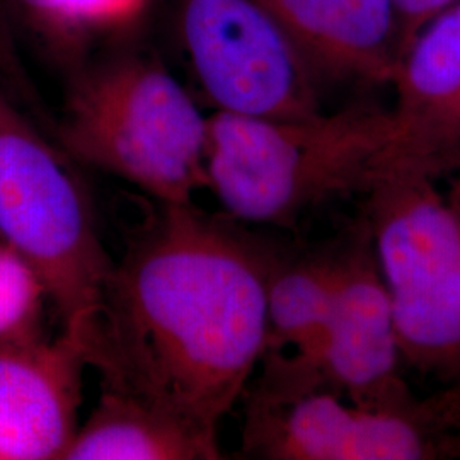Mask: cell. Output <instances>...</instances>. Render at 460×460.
I'll use <instances>...</instances> for the list:
<instances>
[{"instance_id":"6da1fadb","label":"cell","mask_w":460,"mask_h":460,"mask_svg":"<svg viewBox=\"0 0 460 460\" xmlns=\"http://www.w3.org/2000/svg\"><path fill=\"white\" fill-rule=\"evenodd\" d=\"M161 205L104 281L89 367L102 389L217 438L264 358L277 260L191 203Z\"/></svg>"},{"instance_id":"7a4b0ae2","label":"cell","mask_w":460,"mask_h":460,"mask_svg":"<svg viewBox=\"0 0 460 460\" xmlns=\"http://www.w3.org/2000/svg\"><path fill=\"white\" fill-rule=\"evenodd\" d=\"M397 148L391 110L298 119L217 111L208 116L207 188L235 220L294 226L331 199L363 197Z\"/></svg>"},{"instance_id":"3957f363","label":"cell","mask_w":460,"mask_h":460,"mask_svg":"<svg viewBox=\"0 0 460 460\" xmlns=\"http://www.w3.org/2000/svg\"><path fill=\"white\" fill-rule=\"evenodd\" d=\"M363 198L404 363L452 382L460 374V146L395 152Z\"/></svg>"},{"instance_id":"277c9868","label":"cell","mask_w":460,"mask_h":460,"mask_svg":"<svg viewBox=\"0 0 460 460\" xmlns=\"http://www.w3.org/2000/svg\"><path fill=\"white\" fill-rule=\"evenodd\" d=\"M57 144L161 203L207 188L208 118L161 62L127 53L70 72Z\"/></svg>"},{"instance_id":"5b68a950","label":"cell","mask_w":460,"mask_h":460,"mask_svg":"<svg viewBox=\"0 0 460 460\" xmlns=\"http://www.w3.org/2000/svg\"><path fill=\"white\" fill-rule=\"evenodd\" d=\"M0 237L31 264L85 348L113 261L74 161L49 142L0 84Z\"/></svg>"},{"instance_id":"8992f818","label":"cell","mask_w":460,"mask_h":460,"mask_svg":"<svg viewBox=\"0 0 460 460\" xmlns=\"http://www.w3.org/2000/svg\"><path fill=\"white\" fill-rule=\"evenodd\" d=\"M180 33L217 111L279 119L323 113L311 66L261 0H181Z\"/></svg>"},{"instance_id":"52a82bcc","label":"cell","mask_w":460,"mask_h":460,"mask_svg":"<svg viewBox=\"0 0 460 460\" xmlns=\"http://www.w3.org/2000/svg\"><path fill=\"white\" fill-rule=\"evenodd\" d=\"M247 408V452L275 460H431L460 456V435L429 411L374 408L326 387L261 384Z\"/></svg>"},{"instance_id":"ba28073f","label":"cell","mask_w":460,"mask_h":460,"mask_svg":"<svg viewBox=\"0 0 460 460\" xmlns=\"http://www.w3.org/2000/svg\"><path fill=\"white\" fill-rule=\"evenodd\" d=\"M401 363L391 298L363 227L341 252L332 311L311 362H271L266 377L292 387H326L363 406L408 408L416 401L401 378Z\"/></svg>"},{"instance_id":"9c48e42d","label":"cell","mask_w":460,"mask_h":460,"mask_svg":"<svg viewBox=\"0 0 460 460\" xmlns=\"http://www.w3.org/2000/svg\"><path fill=\"white\" fill-rule=\"evenodd\" d=\"M83 341L0 343V460H62L83 402Z\"/></svg>"},{"instance_id":"30bf717a","label":"cell","mask_w":460,"mask_h":460,"mask_svg":"<svg viewBox=\"0 0 460 460\" xmlns=\"http://www.w3.org/2000/svg\"><path fill=\"white\" fill-rule=\"evenodd\" d=\"M321 84H391L402 51L394 0H261Z\"/></svg>"},{"instance_id":"8fae6325","label":"cell","mask_w":460,"mask_h":460,"mask_svg":"<svg viewBox=\"0 0 460 460\" xmlns=\"http://www.w3.org/2000/svg\"><path fill=\"white\" fill-rule=\"evenodd\" d=\"M391 84L401 150L460 146V0L414 33Z\"/></svg>"},{"instance_id":"7c38bea8","label":"cell","mask_w":460,"mask_h":460,"mask_svg":"<svg viewBox=\"0 0 460 460\" xmlns=\"http://www.w3.org/2000/svg\"><path fill=\"white\" fill-rule=\"evenodd\" d=\"M218 440L130 395L102 389L62 460H217Z\"/></svg>"},{"instance_id":"4fadbf2b","label":"cell","mask_w":460,"mask_h":460,"mask_svg":"<svg viewBox=\"0 0 460 460\" xmlns=\"http://www.w3.org/2000/svg\"><path fill=\"white\" fill-rule=\"evenodd\" d=\"M341 252L279 263L268 283L266 358L287 367L311 362L332 311Z\"/></svg>"},{"instance_id":"5bb4252c","label":"cell","mask_w":460,"mask_h":460,"mask_svg":"<svg viewBox=\"0 0 460 460\" xmlns=\"http://www.w3.org/2000/svg\"><path fill=\"white\" fill-rule=\"evenodd\" d=\"M45 283L14 247L0 241V343L36 340Z\"/></svg>"},{"instance_id":"9a60e30c","label":"cell","mask_w":460,"mask_h":460,"mask_svg":"<svg viewBox=\"0 0 460 460\" xmlns=\"http://www.w3.org/2000/svg\"><path fill=\"white\" fill-rule=\"evenodd\" d=\"M148 4L150 0H57L70 58L68 72L85 62L89 38L130 26L144 14Z\"/></svg>"},{"instance_id":"2e32d148","label":"cell","mask_w":460,"mask_h":460,"mask_svg":"<svg viewBox=\"0 0 460 460\" xmlns=\"http://www.w3.org/2000/svg\"><path fill=\"white\" fill-rule=\"evenodd\" d=\"M9 11L22 30L49 58L68 70V49L60 26L57 0H7Z\"/></svg>"},{"instance_id":"e0dca14e","label":"cell","mask_w":460,"mask_h":460,"mask_svg":"<svg viewBox=\"0 0 460 460\" xmlns=\"http://www.w3.org/2000/svg\"><path fill=\"white\" fill-rule=\"evenodd\" d=\"M457 2L459 0H394L401 26L402 49L425 22Z\"/></svg>"},{"instance_id":"ac0fdd59","label":"cell","mask_w":460,"mask_h":460,"mask_svg":"<svg viewBox=\"0 0 460 460\" xmlns=\"http://www.w3.org/2000/svg\"><path fill=\"white\" fill-rule=\"evenodd\" d=\"M425 402L447 429L460 435V374L448 382V387Z\"/></svg>"}]
</instances>
